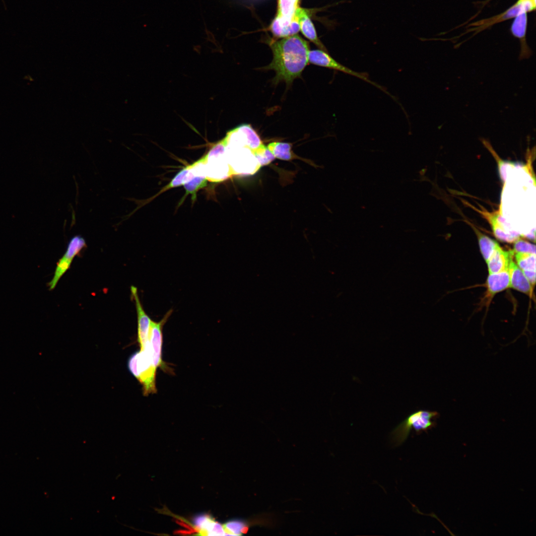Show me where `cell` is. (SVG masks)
Masks as SVG:
<instances>
[{
    "mask_svg": "<svg viewBox=\"0 0 536 536\" xmlns=\"http://www.w3.org/2000/svg\"><path fill=\"white\" fill-rule=\"evenodd\" d=\"M204 158L207 180L219 182L232 175L226 155L225 145L222 139L215 144Z\"/></svg>",
    "mask_w": 536,
    "mask_h": 536,
    "instance_id": "cell-5",
    "label": "cell"
},
{
    "mask_svg": "<svg viewBox=\"0 0 536 536\" xmlns=\"http://www.w3.org/2000/svg\"><path fill=\"white\" fill-rule=\"evenodd\" d=\"M225 145L226 155L232 175H253L261 167L254 153L249 148Z\"/></svg>",
    "mask_w": 536,
    "mask_h": 536,
    "instance_id": "cell-4",
    "label": "cell"
},
{
    "mask_svg": "<svg viewBox=\"0 0 536 536\" xmlns=\"http://www.w3.org/2000/svg\"><path fill=\"white\" fill-rule=\"evenodd\" d=\"M536 9V0H518L512 6L505 11L492 17L473 22L468 24L465 32L458 37H454L449 40L460 38L463 35L473 32L471 37L485 30L495 24L505 21L509 19L516 17L522 13L531 12Z\"/></svg>",
    "mask_w": 536,
    "mask_h": 536,
    "instance_id": "cell-3",
    "label": "cell"
},
{
    "mask_svg": "<svg viewBox=\"0 0 536 536\" xmlns=\"http://www.w3.org/2000/svg\"><path fill=\"white\" fill-rule=\"evenodd\" d=\"M176 523L178 525H180V526H182V527H183L184 528H186L188 529L189 530L191 531L193 533H195V532L198 533V531H197V529L195 527H193L189 525V524H187V523H185L184 522H182V521H181L180 520H177L176 521Z\"/></svg>",
    "mask_w": 536,
    "mask_h": 536,
    "instance_id": "cell-27",
    "label": "cell"
},
{
    "mask_svg": "<svg viewBox=\"0 0 536 536\" xmlns=\"http://www.w3.org/2000/svg\"><path fill=\"white\" fill-rule=\"evenodd\" d=\"M480 140L484 146L491 153L496 160L498 165L500 177L503 183H505L507 178V169L509 167L514 166L513 164L506 162L505 161L501 159L488 140L485 138H481Z\"/></svg>",
    "mask_w": 536,
    "mask_h": 536,
    "instance_id": "cell-20",
    "label": "cell"
},
{
    "mask_svg": "<svg viewBox=\"0 0 536 536\" xmlns=\"http://www.w3.org/2000/svg\"><path fill=\"white\" fill-rule=\"evenodd\" d=\"M513 256V250L505 251L499 246L486 262L489 274L497 273L507 269Z\"/></svg>",
    "mask_w": 536,
    "mask_h": 536,
    "instance_id": "cell-15",
    "label": "cell"
},
{
    "mask_svg": "<svg viewBox=\"0 0 536 536\" xmlns=\"http://www.w3.org/2000/svg\"><path fill=\"white\" fill-rule=\"evenodd\" d=\"M510 287L525 293L530 296L532 295V286L522 270L514 262L513 259L508 266Z\"/></svg>",
    "mask_w": 536,
    "mask_h": 536,
    "instance_id": "cell-14",
    "label": "cell"
},
{
    "mask_svg": "<svg viewBox=\"0 0 536 536\" xmlns=\"http://www.w3.org/2000/svg\"><path fill=\"white\" fill-rule=\"evenodd\" d=\"M255 155L261 166L269 164L275 158L271 151L264 144L255 151Z\"/></svg>",
    "mask_w": 536,
    "mask_h": 536,
    "instance_id": "cell-24",
    "label": "cell"
},
{
    "mask_svg": "<svg viewBox=\"0 0 536 536\" xmlns=\"http://www.w3.org/2000/svg\"><path fill=\"white\" fill-rule=\"evenodd\" d=\"M437 411L419 410L410 414L392 431L391 437L396 446L402 444L413 429L416 433L431 428L434 425L433 419L437 417Z\"/></svg>",
    "mask_w": 536,
    "mask_h": 536,
    "instance_id": "cell-2",
    "label": "cell"
},
{
    "mask_svg": "<svg viewBox=\"0 0 536 536\" xmlns=\"http://www.w3.org/2000/svg\"><path fill=\"white\" fill-rule=\"evenodd\" d=\"M273 54L271 62L263 69L275 72L274 83L284 81L287 85L299 77L308 65L309 46L307 41L297 34L271 42Z\"/></svg>",
    "mask_w": 536,
    "mask_h": 536,
    "instance_id": "cell-1",
    "label": "cell"
},
{
    "mask_svg": "<svg viewBox=\"0 0 536 536\" xmlns=\"http://www.w3.org/2000/svg\"><path fill=\"white\" fill-rule=\"evenodd\" d=\"M195 176V174L192 164L188 165L178 173L170 183L165 187L159 194L168 189L183 185Z\"/></svg>",
    "mask_w": 536,
    "mask_h": 536,
    "instance_id": "cell-19",
    "label": "cell"
},
{
    "mask_svg": "<svg viewBox=\"0 0 536 536\" xmlns=\"http://www.w3.org/2000/svg\"><path fill=\"white\" fill-rule=\"evenodd\" d=\"M223 526L225 535L239 536L246 533L248 530L246 523L239 520L230 521Z\"/></svg>",
    "mask_w": 536,
    "mask_h": 536,
    "instance_id": "cell-23",
    "label": "cell"
},
{
    "mask_svg": "<svg viewBox=\"0 0 536 536\" xmlns=\"http://www.w3.org/2000/svg\"><path fill=\"white\" fill-rule=\"evenodd\" d=\"M156 369L153 362L149 341L138 351L136 374L134 376L142 385L145 396L156 393Z\"/></svg>",
    "mask_w": 536,
    "mask_h": 536,
    "instance_id": "cell-6",
    "label": "cell"
},
{
    "mask_svg": "<svg viewBox=\"0 0 536 536\" xmlns=\"http://www.w3.org/2000/svg\"><path fill=\"white\" fill-rule=\"evenodd\" d=\"M486 284L488 294L491 296L510 287L508 268L497 273L489 274Z\"/></svg>",
    "mask_w": 536,
    "mask_h": 536,
    "instance_id": "cell-16",
    "label": "cell"
},
{
    "mask_svg": "<svg viewBox=\"0 0 536 536\" xmlns=\"http://www.w3.org/2000/svg\"><path fill=\"white\" fill-rule=\"evenodd\" d=\"M491 0H486L485 1L480 2V3H481V4H482V6L481 7V9L483 8V7L484 6H485L486 4H487L488 2H489Z\"/></svg>",
    "mask_w": 536,
    "mask_h": 536,
    "instance_id": "cell-29",
    "label": "cell"
},
{
    "mask_svg": "<svg viewBox=\"0 0 536 536\" xmlns=\"http://www.w3.org/2000/svg\"><path fill=\"white\" fill-rule=\"evenodd\" d=\"M514 255L517 266L523 271L536 270V254L514 252Z\"/></svg>",
    "mask_w": 536,
    "mask_h": 536,
    "instance_id": "cell-22",
    "label": "cell"
},
{
    "mask_svg": "<svg viewBox=\"0 0 536 536\" xmlns=\"http://www.w3.org/2000/svg\"><path fill=\"white\" fill-rule=\"evenodd\" d=\"M86 246L84 239L80 235L71 238L65 253L57 263L52 279L48 283L50 290L55 288L61 277L70 267L74 258Z\"/></svg>",
    "mask_w": 536,
    "mask_h": 536,
    "instance_id": "cell-9",
    "label": "cell"
},
{
    "mask_svg": "<svg viewBox=\"0 0 536 536\" xmlns=\"http://www.w3.org/2000/svg\"><path fill=\"white\" fill-rule=\"evenodd\" d=\"M308 61L310 64L336 70L359 78L374 85L376 87L385 92L388 95H389L391 97L394 98V96H392V95H391L384 87L370 80L369 78L368 74L367 73L355 71L343 66L333 58L329 55L327 52L322 50L309 51L308 53Z\"/></svg>",
    "mask_w": 536,
    "mask_h": 536,
    "instance_id": "cell-7",
    "label": "cell"
},
{
    "mask_svg": "<svg viewBox=\"0 0 536 536\" xmlns=\"http://www.w3.org/2000/svg\"><path fill=\"white\" fill-rule=\"evenodd\" d=\"M294 15L299 23L300 30L302 34L321 50L327 52L325 47L319 40L314 25L306 10L297 7Z\"/></svg>",
    "mask_w": 536,
    "mask_h": 536,
    "instance_id": "cell-13",
    "label": "cell"
},
{
    "mask_svg": "<svg viewBox=\"0 0 536 536\" xmlns=\"http://www.w3.org/2000/svg\"><path fill=\"white\" fill-rule=\"evenodd\" d=\"M468 204L487 220L491 227L494 236L498 240L504 242L513 243L519 238V234L508 228L500 210L489 212L482 206L481 209H479L468 203Z\"/></svg>",
    "mask_w": 536,
    "mask_h": 536,
    "instance_id": "cell-8",
    "label": "cell"
},
{
    "mask_svg": "<svg viewBox=\"0 0 536 536\" xmlns=\"http://www.w3.org/2000/svg\"><path fill=\"white\" fill-rule=\"evenodd\" d=\"M172 312V310H169L159 322H156L151 320L149 332V341L154 365L156 368L160 367L166 371L170 369L162 359V329Z\"/></svg>",
    "mask_w": 536,
    "mask_h": 536,
    "instance_id": "cell-10",
    "label": "cell"
},
{
    "mask_svg": "<svg viewBox=\"0 0 536 536\" xmlns=\"http://www.w3.org/2000/svg\"><path fill=\"white\" fill-rule=\"evenodd\" d=\"M267 147L275 158L283 160H290L294 158V154L291 150L292 144L290 143L274 141L269 143Z\"/></svg>",
    "mask_w": 536,
    "mask_h": 536,
    "instance_id": "cell-18",
    "label": "cell"
},
{
    "mask_svg": "<svg viewBox=\"0 0 536 536\" xmlns=\"http://www.w3.org/2000/svg\"><path fill=\"white\" fill-rule=\"evenodd\" d=\"M523 271L532 286H534L536 282V270H524Z\"/></svg>",
    "mask_w": 536,
    "mask_h": 536,
    "instance_id": "cell-26",
    "label": "cell"
},
{
    "mask_svg": "<svg viewBox=\"0 0 536 536\" xmlns=\"http://www.w3.org/2000/svg\"><path fill=\"white\" fill-rule=\"evenodd\" d=\"M207 181V179L205 175H196L190 181L183 185L186 190L185 196L189 194L192 195V199L195 201L197 192L206 185Z\"/></svg>",
    "mask_w": 536,
    "mask_h": 536,
    "instance_id": "cell-21",
    "label": "cell"
},
{
    "mask_svg": "<svg viewBox=\"0 0 536 536\" xmlns=\"http://www.w3.org/2000/svg\"><path fill=\"white\" fill-rule=\"evenodd\" d=\"M193 532L190 530H178L174 531V534L186 535L191 534Z\"/></svg>",
    "mask_w": 536,
    "mask_h": 536,
    "instance_id": "cell-28",
    "label": "cell"
},
{
    "mask_svg": "<svg viewBox=\"0 0 536 536\" xmlns=\"http://www.w3.org/2000/svg\"><path fill=\"white\" fill-rule=\"evenodd\" d=\"M514 243V249L513 250L514 252L536 254V246L535 245L519 238Z\"/></svg>",
    "mask_w": 536,
    "mask_h": 536,
    "instance_id": "cell-25",
    "label": "cell"
},
{
    "mask_svg": "<svg viewBox=\"0 0 536 536\" xmlns=\"http://www.w3.org/2000/svg\"><path fill=\"white\" fill-rule=\"evenodd\" d=\"M131 292L135 303L137 316V339L141 349L149 341L151 320L143 310L138 295L137 288L132 286Z\"/></svg>",
    "mask_w": 536,
    "mask_h": 536,
    "instance_id": "cell-11",
    "label": "cell"
},
{
    "mask_svg": "<svg viewBox=\"0 0 536 536\" xmlns=\"http://www.w3.org/2000/svg\"><path fill=\"white\" fill-rule=\"evenodd\" d=\"M527 22V13H522L514 18L510 28L512 34L518 38L520 42V60L528 59L532 55V51L526 41Z\"/></svg>",
    "mask_w": 536,
    "mask_h": 536,
    "instance_id": "cell-12",
    "label": "cell"
},
{
    "mask_svg": "<svg viewBox=\"0 0 536 536\" xmlns=\"http://www.w3.org/2000/svg\"><path fill=\"white\" fill-rule=\"evenodd\" d=\"M469 223L477 236L481 253L486 262L499 245L496 241L480 232L474 225L469 222Z\"/></svg>",
    "mask_w": 536,
    "mask_h": 536,
    "instance_id": "cell-17",
    "label": "cell"
}]
</instances>
